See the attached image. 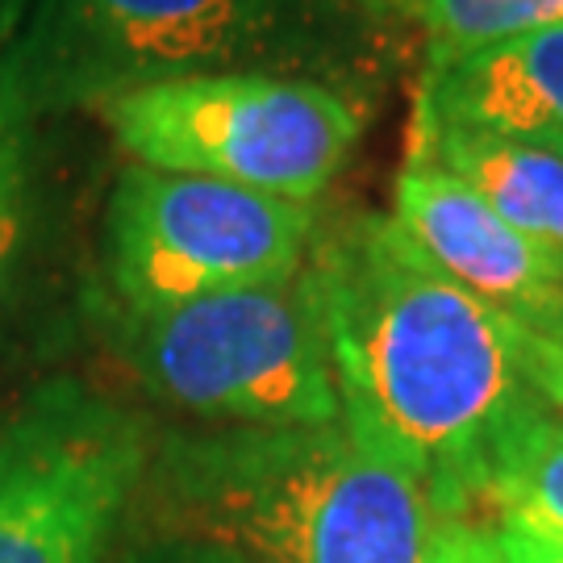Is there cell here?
Segmentation results:
<instances>
[{
	"label": "cell",
	"mask_w": 563,
	"mask_h": 563,
	"mask_svg": "<svg viewBox=\"0 0 563 563\" xmlns=\"http://www.w3.org/2000/svg\"><path fill=\"white\" fill-rule=\"evenodd\" d=\"M322 305L342 426L422 481L434 518H467L484 451L526 401L530 330L493 309L393 222L355 213L305 260Z\"/></svg>",
	"instance_id": "cell-1"
},
{
	"label": "cell",
	"mask_w": 563,
	"mask_h": 563,
	"mask_svg": "<svg viewBox=\"0 0 563 563\" xmlns=\"http://www.w3.org/2000/svg\"><path fill=\"white\" fill-rule=\"evenodd\" d=\"M155 501L176 539L251 563H426L434 534L422 481L342 418L176 434L155 460Z\"/></svg>",
	"instance_id": "cell-2"
},
{
	"label": "cell",
	"mask_w": 563,
	"mask_h": 563,
	"mask_svg": "<svg viewBox=\"0 0 563 563\" xmlns=\"http://www.w3.org/2000/svg\"><path fill=\"white\" fill-rule=\"evenodd\" d=\"M325 25L313 0H30L0 104L42 121L188 76H313L334 55Z\"/></svg>",
	"instance_id": "cell-3"
},
{
	"label": "cell",
	"mask_w": 563,
	"mask_h": 563,
	"mask_svg": "<svg viewBox=\"0 0 563 563\" xmlns=\"http://www.w3.org/2000/svg\"><path fill=\"white\" fill-rule=\"evenodd\" d=\"M109 330L139 380L218 426L339 422L322 305L301 276L159 309H113Z\"/></svg>",
	"instance_id": "cell-4"
},
{
	"label": "cell",
	"mask_w": 563,
	"mask_h": 563,
	"mask_svg": "<svg viewBox=\"0 0 563 563\" xmlns=\"http://www.w3.org/2000/svg\"><path fill=\"white\" fill-rule=\"evenodd\" d=\"M142 167L309 201L342 176L367 113L322 76L222 71L151 84L97 109Z\"/></svg>",
	"instance_id": "cell-5"
},
{
	"label": "cell",
	"mask_w": 563,
	"mask_h": 563,
	"mask_svg": "<svg viewBox=\"0 0 563 563\" xmlns=\"http://www.w3.org/2000/svg\"><path fill=\"white\" fill-rule=\"evenodd\" d=\"M318 209L205 176L130 163L101 222V267L121 309H159L301 276Z\"/></svg>",
	"instance_id": "cell-6"
},
{
	"label": "cell",
	"mask_w": 563,
	"mask_h": 563,
	"mask_svg": "<svg viewBox=\"0 0 563 563\" xmlns=\"http://www.w3.org/2000/svg\"><path fill=\"white\" fill-rule=\"evenodd\" d=\"M151 467L146 426L80 380H46L0 426V563H101Z\"/></svg>",
	"instance_id": "cell-7"
},
{
	"label": "cell",
	"mask_w": 563,
	"mask_h": 563,
	"mask_svg": "<svg viewBox=\"0 0 563 563\" xmlns=\"http://www.w3.org/2000/svg\"><path fill=\"white\" fill-rule=\"evenodd\" d=\"M393 222L467 292L543 339H563V260L439 163L405 159L393 184Z\"/></svg>",
	"instance_id": "cell-8"
},
{
	"label": "cell",
	"mask_w": 563,
	"mask_h": 563,
	"mask_svg": "<svg viewBox=\"0 0 563 563\" xmlns=\"http://www.w3.org/2000/svg\"><path fill=\"white\" fill-rule=\"evenodd\" d=\"M413 121L481 130L563 155V25L422 71Z\"/></svg>",
	"instance_id": "cell-9"
},
{
	"label": "cell",
	"mask_w": 563,
	"mask_h": 563,
	"mask_svg": "<svg viewBox=\"0 0 563 563\" xmlns=\"http://www.w3.org/2000/svg\"><path fill=\"white\" fill-rule=\"evenodd\" d=\"M409 163H439L514 230L563 260V155L481 130L413 121Z\"/></svg>",
	"instance_id": "cell-10"
},
{
	"label": "cell",
	"mask_w": 563,
	"mask_h": 563,
	"mask_svg": "<svg viewBox=\"0 0 563 563\" xmlns=\"http://www.w3.org/2000/svg\"><path fill=\"white\" fill-rule=\"evenodd\" d=\"M413 18L426 34L422 71H439L484 46L563 25V0H418Z\"/></svg>",
	"instance_id": "cell-11"
},
{
	"label": "cell",
	"mask_w": 563,
	"mask_h": 563,
	"mask_svg": "<svg viewBox=\"0 0 563 563\" xmlns=\"http://www.w3.org/2000/svg\"><path fill=\"white\" fill-rule=\"evenodd\" d=\"M38 125L0 104V292L13 280L21 251L34 230L38 201Z\"/></svg>",
	"instance_id": "cell-12"
},
{
	"label": "cell",
	"mask_w": 563,
	"mask_h": 563,
	"mask_svg": "<svg viewBox=\"0 0 563 563\" xmlns=\"http://www.w3.org/2000/svg\"><path fill=\"white\" fill-rule=\"evenodd\" d=\"M426 563H509L497 534L472 518H434Z\"/></svg>",
	"instance_id": "cell-13"
},
{
	"label": "cell",
	"mask_w": 563,
	"mask_h": 563,
	"mask_svg": "<svg viewBox=\"0 0 563 563\" xmlns=\"http://www.w3.org/2000/svg\"><path fill=\"white\" fill-rule=\"evenodd\" d=\"M530 384L563 418V339H543L530 330Z\"/></svg>",
	"instance_id": "cell-14"
},
{
	"label": "cell",
	"mask_w": 563,
	"mask_h": 563,
	"mask_svg": "<svg viewBox=\"0 0 563 563\" xmlns=\"http://www.w3.org/2000/svg\"><path fill=\"white\" fill-rule=\"evenodd\" d=\"M134 563H251L234 555V551H225V547H213V543H192V539H167V543L151 547L142 560Z\"/></svg>",
	"instance_id": "cell-15"
},
{
	"label": "cell",
	"mask_w": 563,
	"mask_h": 563,
	"mask_svg": "<svg viewBox=\"0 0 563 563\" xmlns=\"http://www.w3.org/2000/svg\"><path fill=\"white\" fill-rule=\"evenodd\" d=\"M25 13H30V0H0V51L18 38Z\"/></svg>",
	"instance_id": "cell-16"
},
{
	"label": "cell",
	"mask_w": 563,
	"mask_h": 563,
	"mask_svg": "<svg viewBox=\"0 0 563 563\" xmlns=\"http://www.w3.org/2000/svg\"><path fill=\"white\" fill-rule=\"evenodd\" d=\"M367 4H388V9H405V13L418 9V0H367Z\"/></svg>",
	"instance_id": "cell-17"
}]
</instances>
